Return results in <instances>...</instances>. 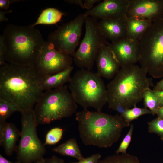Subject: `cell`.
I'll use <instances>...</instances> for the list:
<instances>
[{"label": "cell", "mask_w": 163, "mask_h": 163, "mask_svg": "<svg viewBox=\"0 0 163 163\" xmlns=\"http://www.w3.org/2000/svg\"><path fill=\"white\" fill-rule=\"evenodd\" d=\"M20 136V132L13 123H0V144L7 155H11L16 150V143Z\"/></svg>", "instance_id": "e0dca14e"}, {"label": "cell", "mask_w": 163, "mask_h": 163, "mask_svg": "<svg viewBox=\"0 0 163 163\" xmlns=\"http://www.w3.org/2000/svg\"><path fill=\"white\" fill-rule=\"evenodd\" d=\"M86 17L80 14L49 35L47 41L62 53L72 56L78 46Z\"/></svg>", "instance_id": "30bf717a"}, {"label": "cell", "mask_w": 163, "mask_h": 163, "mask_svg": "<svg viewBox=\"0 0 163 163\" xmlns=\"http://www.w3.org/2000/svg\"><path fill=\"white\" fill-rule=\"evenodd\" d=\"M129 0H104L84 13L97 20L123 18L126 15Z\"/></svg>", "instance_id": "4fadbf2b"}, {"label": "cell", "mask_w": 163, "mask_h": 163, "mask_svg": "<svg viewBox=\"0 0 163 163\" xmlns=\"http://www.w3.org/2000/svg\"><path fill=\"white\" fill-rule=\"evenodd\" d=\"M143 99L145 107L149 109L153 115L156 114L160 107L158 99L152 90L150 89L147 90L144 94Z\"/></svg>", "instance_id": "cb8c5ba5"}, {"label": "cell", "mask_w": 163, "mask_h": 163, "mask_svg": "<svg viewBox=\"0 0 163 163\" xmlns=\"http://www.w3.org/2000/svg\"><path fill=\"white\" fill-rule=\"evenodd\" d=\"M147 74L136 64L121 67L106 87L109 108L113 110L119 105L127 110L136 106L143 99L145 92L153 86L152 78Z\"/></svg>", "instance_id": "3957f363"}, {"label": "cell", "mask_w": 163, "mask_h": 163, "mask_svg": "<svg viewBox=\"0 0 163 163\" xmlns=\"http://www.w3.org/2000/svg\"><path fill=\"white\" fill-rule=\"evenodd\" d=\"M153 90L155 91H163V78L154 86Z\"/></svg>", "instance_id": "8d00e7d4"}, {"label": "cell", "mask_w": 163, "mask_h": 163, "mask_svg": "<svg viewBox=\"0 0 163 163\" xmlns=\"http://www.w3.org/2000/svg\"><path fill=\"white\" fill-rule=\"evenodd\" d=\"M96 61L97 72L101 77L108 79L113 78L120 67L109 45L104 46L100 48Z\"/></svg>", "instance_id": "9a60e30c"}, {"label": "cell", "mask_w": 163, "mask_h": 163, "mask_svg": "<svg viewBox=\"0 0 163 163\" xmlns=\"http://www.w3.org/2000/svg\"><path fill=\"white\" fill-rule=\"evenodd\" d=\"M45 158H43L33 163H45Z\"/></svg>", "instance_id": "ab89813d"}, {"label": "cell", "mask_w": 163, "mask_h": 163, "mask_svg": "<svg viewBox=\"0 0 163 163\" xmlns=\"http://www.w3.org/2000/svg\"><path fill=\"white\" fill-rule=\"evenodd\" d=\"M0 163H21L20 162L17 161L16 162H13L10 161L6 158L4 157L0 154Z\"/></svg>", "instance_id": "74e56055"}, {"label": "cell", "mask_w": 163, "mask_h": 163, "mask_svg": "<svg viewBox=\"0 0 163 163\" xmlns=\"http://www.w3.org/2000/svg\"><path fill=\"white\" fill-rule=\"evenodd\" d=\"M139 47L140 66L153 78H163V19L152 22Z\"/></svg>", "instance_id": "52a82bcc"}, {"label": "cell", "mask_w": 163, "mask_h": 163, "mask_svg": "<svg viewBox=\"0 0 163 163\" xmlns=\"http://www.w3.org/2000/svg\"><path fill=\"white\" fill-rule=\"evenodd\" d=\"M100 1V0H84L85 8L89 10L92 8L94 4L96 3L99 2Z\"/></svg>", "instance_id": "d6a6232c"}, {"label": "cell", "mask_w": 163, "mask_h": 163, "mask_svg": "<svg viewBox=\"0 0 163 163\" xmlns=\"http://www.w3.org/2000/svg\"><path fill=\"white\" fill-rule=\"evenodd\" d=\"M126 15L152 22L162 19L163 0H129Z\"/></svg>", "instance_id": "7c38bea8"}, {"label": "cell", "mask_w": 163, "mask_h": 163, "mask_svg": "<svg viewBox=\"0 0 163 163\" xmlns=\"http://www.w3.org/2000/svg\"><path fill=\"white\" fill-rule=\"evenodd\" d=\"M151 114V113L150 111L148 109L145 107L143 108L138 107L136 106L132 108L126 110L125 112L121 115L126 121L130 123V122L137 119L141 116Z\"/></svg>", "instance_id": "d4e9b609"}, {"label": "cell", "mask_w": 163, "mask_h": 163, "mask_svg": "<svg viewBox=\"0 0 163 163\" xmlns=\"http://www.w3.org/2000/svg\"><path fill=\"white\" fill-rule=\"evenodd\" d=\"M77 108V104L65 85L43 92L33 110L38 125L69 117L76 113Z\"/></svg>", "instance_id": "8992f818"}, {"label": "cell", "mask_w": 163, "mask_h": 163, "mask_svg": "<svg viewBox=\"0 0 163 163\" xmlns=\"http://www.w3.org/2000/svg\"><path fill=\"white\" fill-rule=\"evenodd\" d=\"M85 23L84 37L79 48L72 56L73 61L77 67L91 70L100 48L110 43L102 33L97 20L88 16Z\"/></svg>", "instance_id": "9c48e42d"}, {"label": "cell", "mask_w": 163, "mask_h": 163, "mask_svg": "<svg viewBox=\"0 0 163 163\" xmlns=\"http://www.w3.org/2000/svg\"><path fill=\"white\" fill-rule=\"evenodd\" d=\"M69 83L70 92L77 104L84 109L91 107L101 111L107 103V88L97 72L81 69L71 77Z\"/></svg>", "instance_id": "5b68a950"}, {"label": "cell", "mask_w": 163, "mask_h": 163, "mask_svg": "<svg viewBox=\"0 0 163 163\" xmlns=\"http://www.w3.org/2000/svg\"><path fill=\"white\" fill-rule=\"evenodd\" d=\"M109 46L121 67L139 62V41L127 37L111 43Z\"/></svg>", "instance_id": "5bb4252c"}, {"label": "cell", "mask_w": 163, "mask_h": 163, "mask_svg": "<svg viewBox=\"0 0 163 163\" xmlns=\"http://www.w3.org/2000/svg\"><path fill=\"white\" fill-rule=\"evenodd\" d=\"M133 129V124H131L128 133L122 141L118 149L116 151V154H119L120 153H126V150L131 140Z\"/></svg>", "instance_id": "83f0119b"}, {"label": "cell", "mask_w": 163, "mask_h": 163, "mask_svg": "<svg viewBox=\"0 0 163 163\" xmlns=\"http://www.w3.org/2000/svg\"><path fill=\"white\" fill-rule=\"evenodd\" d=\"M1 35L6 61L16 65L34 66L46 41L38 29L31 26L9 24Z\"/></svg>", "instance_id": "277c9868"}, {"label": "cell", "mask_w": 163, "mask_h": 163, "mask_svg": "<svg viewBox=\"0 0 163 163\" xmlns=\"http://www.w3.org/2000/svg\"><path fill=\"white\" fill-rule=\"evenodd\" d=\"M154 94L157 98L159 104V107L163 106V91H158L152 90Z\"/></svg>", "instance_id": "1f68e13d"}, {"label": "cell", "mask_w": 163, "mask_h": 163, "mask_svg": "<svg viewBox=\"0 0 163 163\" xmlns=\"http://www.w3.org/2000/svg\"><path fill=\"white\" fill-rule=\"evenodd\" d=\"M12 10H0V22L7 21L8 19L5 17L6 14L8 13H11L12 12Z\"/></svg>", "instance_id": "d590c367"}, {"label": "cell", "mask_w": 163, "mask_h": 163, "mask_svg": "<svg viewBox=\"0 0 163 163\" xmlns=\"http://www.w3.org/2000/svg\"><path fill=\"white\" fill-rule=\"evenodd\" d=\"M156 114L157 115L158 117L163 119V106L158 109Z\"/></svg>", "instance_id": "f35d334b"}, {"label": "cell", "mask_w": 163, "mask_h": 163, "mask_svg": "<svg viewBox=\"0 0 163 163\" xmlns=\"http://www.w3.org/2000/svg\"><path fill=\"white\" fill-rule=\"evenodd\" d=\"M73 61L71 56L58 51L46 41L34 67L41 78L63 70L71 66Z\"/></svg>", "instance_id": "8fae6325"}, {"label": "cell", "mask_w": 163, "mask_h": 163, "mask_svg": "<svg viewBox=\"0 0 163 163\" xmlns=\"http://www.w3.org/2000/svg\"><path fill=\"white\" fill-rule=\"evenodd\" d=\"M34 66L10 63L0 67V98L16 105L20 112L33 109L43 93Z\"/></svg>", "instance_id": "6da1fadb"}, {"label": "cell", "mask_w": 163, "mask_h": 163, "mask_svg": "<svg viewBox=\"0 0 163 163\" xmlns=\"http://www.w3.org/2000/svg\"><path fill=\"white\" fill-rule=\"evenodd\" d=\"M52 150L63 155L74 158L78 161L84 159L76 140L71 138L59 146L52 149Z\"/></svg>", "instance_id": "ffe728a7"}, {"label": "cell", "mask_w": 163, "mask_h": 163, "mask_svg": "<svg viewBox=\"0 0 163 163\" xmlns=\"http://www.w3.org/2000/svg\"><path fill=\"white\" fill-rule=\"evenodd\" d=\"M64 1L70 4L79 5L83 9H85L83 0H65Z\"/></svg>", "instance_id": "e575fe53"}, {"label": "cell", "mask_w": 163, "mask_h": 163, "mask_svg": "<svg viewBox=\"0 0 163 163\" xmlns=\"http://www.w3.org/2000/svg\"><path fill=\"white\" fill-rule=\"evenodd\" d=\"M148 124L149 132L157 134L163 139V119L158 117Z\"/></svg>", "instance_id": "4316f807"}, {"label": "cell", "mask_w": 163, "mask_h": 163, "mask_svg": "<svg viewBox=\"0 0 163 163\" xmlns=\"http://www.w3.org/2000/svg\"><path fill=\"white\" fill-rule=\"evenodd\" d=\"M73 67L70 66L55 74L41 78L40 86L42 90L47 91L61 87L69 82Z\"/></svg>", "instance_id": "d6986e66"}, {"label": "cell", "mask_w": 163, "mask_h": 163, "mask_svg": "<svg viewBox=\"0 0 163 163\" xmlns=\"http://www.w3.org/2000/svg\"><path fill=\"white\" fill-rule=\"evenodd\" d=\"M5 49L4 44L1 35L0 37V66L6 64L4 55Z\"/></svg>", "instance_id": "f546056e"}, {"label": "cell", "mask_w": 163, "mask_h": 163, "mask_svg": "<svg viewBox=\"0 0 163 163\" xmlns=\"http://www.w3.org/2000/svg\"><path fill=\"white\" fill-rule=\"evenodd\" d=\"M45 163H65V161L62 159L53 156L50 158L45 159Z\"/></svg>", "instance_id": "836d02e7"}, {"label": "cell", "mask_w": 163, "mask_h": 163, "mask_svg": "<svg viewBox=\"0 0 163 163\" xmlns=\"http://www.w3.org/2000/svg\"><path fill=\"white\" fill-rule=\"evenodd\" d=\"M19 0H0V8L2 10H7L10 5L16 2H20Z\"/></svg>", "instance_id": "4dcf8cb0"}, {"label": "cell", "mask_w": 163, "mask_h": 163, "mask_svg": "<svg viewBox=\"0 0 163 163\" xmlns=\"http://www.w3.org/2000/svg\"><path fill=\"white\" fill-rule=\"evenodd\" d=\"M101 155L100 154L97 153L92 155L85 158L81 161H78L77 162H71L69 163H97L98 161L100 159Z\"/></svg>", "instance_id": "f1b7e54d"}, {"label": "cell", "mask_w": 163, "mask_h": 163, "mask_svg": "<svg viewBox=\"0 0 163 163\" xmlns=\"http://www.w3.org/2000/svg\"><path fill=\"white\" fill-rule=\"evenodd\" d=\"M63 129L56 127L50 130L46 134L44 145H53L58 143L62 138Z\"/></svg>", "instance_id": "484cf974"}, {"label": "cell", "mask_w": 163, "mask_h": 163, "mask_svg": "<svg viewBox=\"0 0 163 163\" xmlns=\"http://www.w3.org/2000/svg\"><path fill=\"white\" fill-rule=\"evenodd\" d=\"M16 111L19 110L16 105L0 98V123L5 122L7 119Z\"/></svg>", "instance_id": "603a6c76"}, {"label": "cell", "mask_w": 163, "mask_h": 163, "mask_svg": "<svg viewBox=\"0 0 163 163\" xmlns=\"http://www.w3.org/2000/svg\"><path fill=\"white\" fill-rule=\"evenodd\" d=\"M127 32V37L139 41L152 24L151 21L136 17H123Z\"/></svg>", "instance_id": "ac0fdd59"}, {"label": "cell", "mask_w": 163, "mask_h": 163, "mask_svg": "<svg viewBox=\"0 0 163 163\" xmlns=\"http://www.w3.org/2000/svg\"><path fill=\"white\" fill-rule=\"evenodd\" d=\"M79 136L86 145L111 146L119 139L123 129L130 125L121 115H112L84 109L76 113Z\"/></svg>", "instance_id": "7a4b0ae2"}, {"label": "cell", "mask_w": 163, "mask_h": 163, "mask_svg": "<svg viewBox=\"0 0 163 163\" xmlns=\"http://www.w3.org/2000/svg\"><path fill=\"white\" fill-rule=\"evenodd\" d=\"M64 13L57 9L48 8L43 10L41 13L36 21L30 25L34 27L38 24H53L59 22Z\"/></svg>", "instance_id": "44dd1931"}, {"label": "cell", "mask_w": 163, "mask_h": 163, "mask_svg": "<svg viewBox=\"0 0 163 163\" xmlns=\"http://www.w3.org/2000/svg\"><path fill=\"white\" fill-rule=\"evenodd\" d=\"M97 163H140L135 156L125 153L115 154L100 159Z\"/></svg>", "instance_id": "7402d4cb"}, {"label": "cell", "mask_w": 163, "mask_h": 163, "mask_svg": "<svg viewBox=\"0 0 163 163\" xmlns=\"http://www.w3.org/2000/svg\"><path fill=\"white\" fill-rule=\"evenodd\" d=\"M21 130L20 139L16 150L18 161L33 163L43 158L46 150L37 133V126L33 109L20 112Z\"/></svg>", "instance_id": "ba28073f"}, {"label": "cell", "mask_w": 163, "mask_h": 163, "mask_svg": "<svg viewBox=\"0 0 163 163\" xmlns=\"http://www.w3.org/2000/svg\"><path fill=\"white\" fill-rule=\"evenodd\" d=\"M105 37L115 42L127 37V32L123 18L105 19L98 22Z\"/></svg>", "instance_id": "2e32d148"}]
</instances>
